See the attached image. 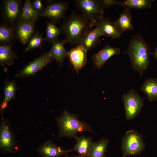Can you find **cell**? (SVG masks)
<instances>
[{"label":"cell","mask_w":157,"mask_h":157,"mask_svg":"<svg viewBox=\"0 0 157 157\" xmlns=\"http://www.w3.org/2000/svg\"><path fill=\"white\" fill-rule=\"evenodd\" d=\"M60 26L66 43L76 46L81 44L85 36L93 27L86 17L74 12L65 17Z\"/></svg>","instance_id":"obj_1"},{"label":"cell","mask_w":157,"mask_h":157,"mask_svg":"<svg viewBox=\"0 0 157 157\" xmlns=\"http://www.w3.org/2000/svg\"><path fill=\"white\" fill-rule=\"evenodd\" d=\"M126 53L132 68L142 77L149 64V56L151 53L148 44L142 37L135 35L131 39Z\"/></svg>","instance_id":"obj_2"},{"label":"cell","mask_w":157,"mask_h":157,"mask_svg":"<svg viewBox=\"0 0 157 157\" xmlns=\"http://www.w3.org/2000/svg\"><path fill=\"white\" fill-rule=\"evenodd\" d=\"M58 127V136L74 138L78 137V133L88 131L94 133L88 124L79 120L76 115L66 110L55 118Z\"/></svg>","instance_id":"obj_3"},{"label":"cell","mask_w":157,"mask_h":157,"mask_svg":"<svg viewBox=\"0 0 157 157\" xmlns=\"http://www.w3.org/2000/svg\"><path fill=\"white\" fill-rule=\"evenodd\" d=\"M145 144L142 135L136 130L127 131L122 139L123 157L138 155L144 150Z\"/></svg>","instance_id":"obj_4"},{"label":"cell","mask_w":157,"mask_h":157,"mask_svg":"<svg viewBox=\"0 0 157 157\" xmlns=\"http://www.w3.org/2000/svg\"><path fill=\"white\" fill-rule=\"evenodd\" d=\"M76 6L90 22L92 26H96L103 16L104 8L99 0H75Z\"/></svg>","instance_id":"obj_5"},{"label":"cell","mask_w":157,"mask_h":157,"mask_svg":"<svg viewBox=\"0 0 157 157\" xmlns=\"http://www.w3.org/2000/svg\"><path fill=\"white\" fill-rule=\"evenodd\" d=\"M122 99L123 102L126 120H132L141 112L144 105L143 99L133 89L123 94Z\"/></svg>","instance_id":"obj_6"},{"label":"cell","mask_w":157,"mask_h":157,"mask_svg":"<svg viewBox=\"0 0 157 157\" xmlns=\"http://www.w3.org/2000/svg\"><path fill=\"white\" fill-rule=\"evenodd\" d=\"M22 1L19 0H5L1 8V16L4 24L13 28L19 22Z\"/></svg>","instance_id":"obj_7"},{"label":"cell","mask_w":157,"mask_h":157,"mask_svg":"<svg viewBox=\"0 0 157 157\" xmlns=\"http://www.w3.org/2000/svg\"><path fill=\"white\" fill-rule=\"evenodd\" d=\"M16 147L15 138L9 122L1 116L0 126V149L4 153L12 152Z\"/></svg>","instance_id":"obj_8"},{"label":"cell","mask_w":157,"mask_h":157,"mask_svg":"<svg viewBox=\"0 0 157 157\" xmlns=\"http://www.w3.org/2000/svg\"><path fill=\"white\" fill-rule=\"evenodd\" d=\"M47 5L40 14V16L48 18L50 21L60 24V21L65 17L69 7V2L48 1Z\"/></svg>","instance_id":"obj_9"},{"label":"cell","mask_w":157,"mask_h":157,"mask_svg":"<svg viewBox=\"0 0 157 157\" xmlns=\"http://www.w3.org/2000/svg\"><path fill=\"white\" fill-rule=\"evenodd\" d=\"M54 60L49 51L44 53L39 57L25 66L15 75L18 78L27 77L34 75Z\"/></svg>","instance_id":"obj_10"},{"label":"cell","mask_w":157,"mask_h":157,"mask_svg":"<svg viewBox=\"0 0 157 157\" xmlns=\"http://www.w3.org/2000/svg\"><path fill=\"white\" fill-rule=\"evenodd\" d=\"M35 22L19 21L12 28L16 39L25 45L34 34Z\"/></svg>","instance_id":"obj_11"},{"label":"cell","mask_w":157,"mask_h":157,"mask_svg":"<svg viewBox=\"0 0 157 157\" xmlns=\"http://www.w3.org/2000/svg\"><path fill=\"white\" fill-rule=\"evenodd\" d=\"M37 151L41 157H61L66 156L70 152L53 143L49 139L37 148Z\"/></svg>","instance_id":"obj_12"},{"label":"cell","mask_w":157,"mask_h":157,"mask_svg":"<svg viewBox=\"0 0 157 157\" xmlns=\"http://www.w3.org/2000/svg\"><path fill=\"white\" fill-rule=\"evenodd\" d=\"M88 51L81 44L68 51V57L77 73L86 63Z\"/></svg>","instance_id":"obj_13"},{"label":"cell","mask_w":157,"mask_h":157,"mask_svg":"<svg viewBox=\"0 0 157 157\" xmlns=\"http://www.w3.org/2000/svg\"><path fill=\"white\" fill-rule=\"evenodd\" d=\"M95 26L102 35L113 39L119 38L121 36L120 30L115 22L104 16L99 20Z\"/></svg>","instance_id":"obj_14"},{"label":"cell","mask_w":157,"mask_h":157,"mask_svg":"<svg viewBox=\"0 0 157 157\" xmlns=\"http://www.w3.org/2000/svg\"><path fill=\"white\" fill-rule=\"evenodd\" d=\"M121 50L119 48L107 44L93 56L92 59L94 66L100 69L108 59L114 55L119 54Z\"/></svg>","instance_id":"obj_15"},{"label":"cell","mask_w":157,"mask_h":157,"mask_svg":"<svg viewBox=\"0 0 157 157\" xmlns=\"http://www.w3.org/2000/svg\"><path fill=\"white\" fill-rule=\"evenodd\" d=\"M76 140L74 146L70 151H74L82 157H89L93 143L91 137L82 135Z\"/></svg>","instance_id":"obj_16"},{"label":"cell","mask_w":157,"mask_h":157,"mask_svg":"<svg viewBox=\"0 0 157 157\" xmlns=\"http://www.w3.org/2000/svg\"><path fill=\"white\" fill-rule=\"evenodd\" d=\"M65 43L64 40L60 41L57 39L52 42L51 48L49 51L53 59L60 66H62L64 59L68 57V51L64 47Z\"/></svg>","instance_id":"obj_17"},{"label":"cell","mask_w":157,"mask_h":157,"mask_svg":"<svg viewBox=\"0 0 157 157\" xmlns=\"http://www.w3.org/2000/svg\"><path fill=\"white\" fill-rule=\"evenodd\" d=\"M3 90L4 97L0 106V113L3 116V111L9 102L15 97L17 87L14 81H9L6 79L4 83Z\"/></svg>","instance_id":"obj_18"},{"label":"cell","mask_w":157,"mask_h":157,"mask_svg":"<svg viewBox=\"0 0 157 157\" xmlns=\"http://www.w3.org/2000/svg\"><path fill=\"white\" fill-rule=\"evenodd\" d=\"M40 17V14L33 6L32 1L25 0L22 5L19 21H31L36 22Z\"/></svg>","instance_id":"obj_19"},{"label":"cell","mask_w":157,"mask_h":157,"mask_svg":"<svg viewBox=\"0 0 157 157\" xmlns=\"http://www.w3.org/2000/svg\"><path fill=\"white\" fill-rule=\"evenodd\" d=\"M115 22L119 28L121 34L133 28L131 13L130 9L125 8L119 15Z\"/></svg>","instance_id":"obj_20"},{"label":"cell","mask_w":157,"mask_h":157,"mask_svg":"<svg viewBox=\"0 0 157 157\" xmlns=\"http://www.w3.org/2000/svg\"><path fill=\"white\" fill-rule=\"evenodd\" d=\"M17 56L12 49V45L1 44L0 45V65H10L14 64Z\"/></svg>","instance_id":"obj_21"},{"label":"cell","mask_w":157,"mask_h":157,"mask_svg":"<svg viewBox=\"0 0 157 157\" xmlns=\"http://www.w3.org/2000/svg\"><path fill=\"white\" fill-rule=\"evenodd\" d=\"M101 36V33L96 27L85 35L80 44L88 51L89 50L100 43L99 38Z\"/></svg>","instance_id":"obj_22"},{"label":"cell","mask_w":157,"mask_h":157,"mask_svg":"<svg viewBox=\"0 0 157 157\" xmlns=\"http://www.w3.org/2000/svg\"><path fill=\"white\" fill-rule=\"evenodd\" d=\"M141 90L150 101H157V78L146 80L142 85Z\"/></svg>","instance_id":"obj_23"},{"label":"cell","mask_w":157,"mask_h":157,"mask_svg":"<svg viewBox=\"0 0 157 157\" xmlns=\"http://www.w3.org/2000/svg\"><path fill=\"white\" fill-rule=\"evenodd\" d=\"M16 39L12 28L3 23L0 26L1 44L12 45Z\"/></svg>","instance_id":"obj_24"},{"label":"cell","mask_w":157,"mask_h":157,"mask_svg":"<svg viewBox=\"0 0 157 157\" xmlns=\"http://www.w3.org/2000/svg\"><path fill=\"white\" fill-rule=\"evenodd\" d=\"M153 1L151 0H126L120 2V5L129 9H149L151 8Z\"/></svg>","instance_id":"obj_25"},{"label":"cell","mask_w":157,"mask_h":157,"mask_svg":"<svg viewBox=\"0 0 157 157\" xmlns=\"http://www.w3.org/2000/svg\"><path fill=\"white\" fill-rule=\"evenodd\" d=\"M45 30L46 36L45 40L50 43L58 39V36L62 33L61 28L57 27L55 22L51 21L47 22Z\"/></svg>","instance_id":"obj_26"},{"label":"cell","mask_w":157,"mask_h":157,"mask_svg":"<svg viewBox=\"0 0 157 157\" xmlns=\"http://www.w3.org/2000/svg\"><path fill=\"white\" fill-rule=\"evenodd\" d=\"M108 142V140L102 138L93 142L89 157H102L106 151Z\"/></svg>","instance_id":"obj_27"},{"label":"cell","mask_w":157,"mask_h":157,"mask_svg":"<svg viewBox=\"0 0 157 157\" xmlns=\"http://www.w3.org/2000/svg\"><path fill=\"white\" fill-rule=\"evenodd\" d=\"M44 40V38L42 34L37 31L29 40L24 51L26 52L31 50L40 47Z\"/></svg>","instance_id":"obj_28"},{"label":"cell","mask_w":157,"mask_h":157,"mask_svg":"<svg viewBox=\"0 0 157 157\" xmlns=\"http://www.w3.org/2000/svg\"><path fill=\"white\" fill-rule=\"evenodd\" d=\"M104 9L109 8L116 5H120V1L116 0H99Z\"/></svg>","instance_id":"obj_29"},{"label":"cell","mask_w":157,"mask_h":157,"mask_svg":"<svg viewBox=\"0 0 157 157\" xmlns=\"http://www.w3.org/2000/svg\"><path fill=\"white\" fill-rule=\"evenodd\" d=\"M33 7L40 14L42 12L44 8L41 0H35L32 1Z\"/></svg>","instance_id":"obj_30"},{"label":"cell","mask_w":157,"mask_h":157,"mask_svg":"<svg viewBox=\"0 0 157 157\" xmlns=\"http://www.w3.org/2000/svg\"><path fill=\"white\" fill-rule=\"evenodd\" d=\"M155 58L157 59V47L156 48L154 53H153Z\"/></svg>","instance_id":"obj_31"},{"label":"cell","mask_w":157,"mask_h":157,"mask_svg":"<svg viewBox=\"0 0 157 157\" xmlns=\"http://www.w3.org/2000/svg\"><path fill=\"white\" fill-rule=\"evenodd\" d=\"M65 157H82L81 156L78 155H74V156H68L67 155Z\"/></svg>","instance_id":"obj_32"},{"label":"cell","mask_w":157,"mask_h":157,"mask_svg":"<svg viewBox=\"0 0 157 157\" xmlns=\"http://www.w3.org/2000/svg\"><path fill=\"white\" fill-rule=\"evenodd\" d=\"M101 157H106V156L104 154V156H103Z\"/></svg>","instance_id":"obj_33"}]
</instances>
